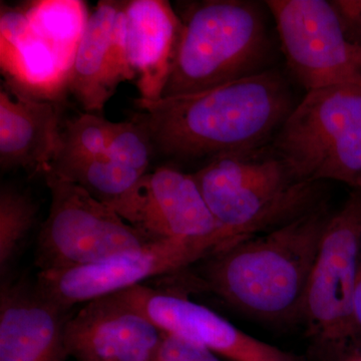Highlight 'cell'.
<instances>
[{
    "instance_id": "1",
    "label": "cell",
    "mask_w": 361,
    "mask_h": 361,
    "mask_svg": "<svg viewBox=\"0 0 361 361\" xmlns=\"http://www.w3.org/2000/svg\"><path fill=\"white\" fill-rule=\"evenodd\" d=\"M135 116L155 154L174 160L216 158L269 146L293 110L290 90L275 71L160 101L137 99Z\"/></svg>"
},
{
    "instance_id": "2",
    "label": "cell",
    "mask_w": 361,
    "mask_h": 361,
    "mask_svg": "<svg viewBox=\"0 0 361 361\" xmlns=\"http://www.w3.org/2000/svg\"><path fill=\"white\" fill-rule=\"evenodd\" d=\"M329 211L324 205L201 261L204 286L232 307L269 322L302 318Z\"/></svg>"
},
{
    "instance_id": "3",
    "label": "cell",
    "mask_w": 361,
    "mask_h": 361,
    "mask_svg": "<svg viewBox=\"0 0 361 361\" xmlns=\"http://www.w3.org/2000/svg\"><path fill=\"white\" fill-rule=\"evenodd\" d=\"M193 176L214 217L239 239L270 231L322 205L320 182L301 177L271 145L216 157Z\"/></svg>"
},
{
    "instance_id": "4",
    "label": "cell",
    "mask_w": 361,
    "mask_h": 361,
    "mask_svg": "<svg viewBox=\"0 0 361 361\" xmlns=\"http://www.w3.org/2000/svg\"><path fill=\"white\" fill-rule=\"evenodd\" d=\"M179 44L161 99L187 96L256 75L267 54L261 6L248 0H204L179 16Z\"/></svg>"
},
{
    "instance_id": "5",
    "label": "cell",
    "mask_w": 361,
    "mask_h": 361,
    "mask_svg": "<svg viewBox=\"0 0 361 361\" xmlns=\"http://www.w3.org/2000/svg\"><path fill=\"white\" fill-rule=\"evenodd\" d=\"M271 147L304 179L361 190V82L307 92Z\"/></svg>"
},
{
    "instance_id": "6",
    "label": "cell",
    "mask_w": 361,
    "mask_h": 361,
    "mask_svg": "<svg viewBox=\"0 0 361 361\" xmlns=\"http://www.w3.org/2000/svg\"><path fill=\"white\" fill-rule=\"evenodd\" d=\"M44 176L51 202L35 247L39 272L96 264L157 239L75 183Z\"/></svg>"
},
{
    "instance_id": "7",
    "label": "cell",
    "mask_w": 361,
    "mask_h": 361,
    "mask_svg": "<svg viewBox=\"0 0 361 361\" xmlns=\"http://www.w3.org/2000/svg\"><path fill=\"white\" fill-rule=\"evenodd\" d=\"M236 241L227 237L155 239L96 264L39 272L35 284L42 295L68 311L75 304L127 290L151 278L186 270Z\"/></svg>"
},
{
    "instance_id": "8",
    "label": "cell",
    "mask_w": 361,
    "mask_h": 361,
    "mask_svg": "<svg viewBox=\"0 0 361 361\" xmlns=\"http://www.w3.org/2000/svg\"><path fill=\"white\" fill-rule=\"evenodd\" d=\"M287 66L307 92L361 82L360 45L346 35L331 1L268 0Z\"/></svg>"
},
{
    "instance_id": "9",
    "label": "cell",
    "mask_w": 361,
    "mask_h": 361,
    "mask_svg": "<svg viewBox=\"0 0 361 361\" xmlns=\"http://www.w3.org/2000/svg\"><path fill=\"white\" fill-rule=\"evenodd\" d=\"M361 256V190L330 217L311 272L302 318L313 336L337 342L355 334L353 298Z\"/></svg>"
},
{
    "instance_id": "10",
    "label": "cell",
    "mask_w": 361,
    "mask_h": 361,
    "mask_svg": "<svg viewBox=\"0 0 361 361\" xmlns=\"http://www.w3.org/2000/svg\"><path fill=\"white\" fill-rule=\"evenodd\" d=\"M164 336L116 294L85 303L65 326L66 350L75 361H157Z\"/></svg>"
},
{
    "instance_id": "11",
    "label": "cell",
    "mask_w": 361,
    "mask_h": 361,
    "mask_svg": "<svg viewBox=\"0 0 361 361\" xmlns=\"http://www.w3.org/2000/svg\"><path fill=\"white\" fill-rule=\"evenodd\" d=\"M116 295L165 332L235 361H287L274 348L249 336L213 310L180 294L137 285Z\"/></svg>"
},
{
    "instance_id": "12",
    "label": "cell",
    "mask_w": 361,
    "mask_h": 361,
    "mask_svg": "<svg viewBox=\"0 0 361 361\" xmlns=\"http://www.w3.org/2000/svg\"><path fill=\"white\" fill-rule=\"evenodd\" d=\"M127 2L99 1L78 40L66 85L85 113L99 115L121 82L135 80L126 51Z\"/></svg>"
},
{
    "instance_id": "13",
    "label": "cell",
    "mask_w": 361,
    "mask_h": 361,
    "mask_svg": "<svg viewBox=\"0 0 361 361\" xmlns=\"http://www.w3.org/2000/svg\"><path fill=\"white\" fill-rule=\"evenodd\" d=\"M130 224L157 239L241 240L214 217L193 174L170 167L144 176Z\"/></svg>"
},
{
    "instance_id": "14",
    "label": "cell",
    "mask_w": 361,
    "mask_h": 361,
    "mask_svg": "<svg viewBox=\"0 0 361 361\" xmlns=\"http://www.w3.org/2000/svg\"><path fill=\"white\" fill-rule=\"evenodd\" d=\"M65 310L42 295L37 284L2 285L0 361H66Z\"/></svg>"
},
{
    "instance_id": "15",
    "label": "cell",
    "mask_w": 361,
    "mask_h": 361,
    "mask_svg": "<svg viewBox=\"0 0 361 361\" xmlns=\"http://www.w3.org/2000/svg\"><path fill=\"white\" fill-rule=\"evenodd\" d=\"M182 21L165 0H130L125 7L128 63L140 101H160L179 44Z\"/></svg>"
},
{
    "instance_id": "16",
    "label": "cell",
    "mask_w": 361,
    "mask_h": 361,
    "mask_svg": "<svg viewBox=\"0 0 361 361\" xmlns=\"http://www.w3.org/2000/svg\"><path fill=\"white\" fill-rule=\"evenodd\" d=\"M58 104L0 92V167L25 169L44 174L49 170L61 137Z\"/></svg>"
},
{
    "instance_id": "17",
    "label": "cell",
    "mask_w": 361,
    "mask_h": 361,
    "mask_svg": "<svg viewBox=\"0 0 361 361\" xmlns=\"http://www.w3.org/2000/svg\"><path fill=\"white\" fill-rule=\"evenodd\" d=\"M33 32L54 52L68 73L89 14L78 1H42L26 9Z\"/></svg>"
},
{
    "instance_id": "18",
    "label": "cell",
    "mask_w": 361,
    "mask_h": 361,
    "mask_svg": "<svg viewBox=\"0 0 361 361\" xmlns=\"http://www.w3.org/2000/svg\"><path fill=\"white\" fill-rule=\"evenodd\" d=\"M37 205L27 192L13 185L0 190V270L6 274L35 227Z\"/></svg>"
},
{
    "instance_id": "19",
    "label": "cell",
    "mask_w": 361,
    "mask_h": 361,
    "mask_svg": "<svg viewBox=\"0 0 361 361\" xmlns=\"http://www.w3.org/2000/svg\"><path fill=\"white\" fill-rule=\"evenodd\" d=\"M111 127L113 122L97 114L85 113L68 121L61 130L58 149L51 167L108 155Z\"/></svg>"
},
{
    "instance_id": "20",
    "label": "cell",
    "mask_w": 361,
    "mask_h": 361,
    "mask_svg": "<svg viewBox=\"0 0 361 361\" xmlns=\"http://www.w3.org/2000/svg\"><path fill=\"white\" fill-rule=\"evenodd\" d=\"M109 155L140 174H148L155 149L148 130L137 116L127 122H113Z\"/></svg>"
},
{
    "instance_id": "21",
    "label": "cell",
    "mask_w": 361,
    "mask_h": 361,
    "mask_svg": "<svg viewBox=\"0 0 361 361\" xmlns=\"http://www.w3.org/2000/svg\"><path fill=\"white\" fill-rule=\"evenodd\" d=\"M157 361H220L208 349L165 334Z\"/></svg>"
},
{
    "instance_id": "22",
    "label": "cell",
    "mask_w": 361,
    "mask_h": 361,
    "mask_svg": "<svg viewBox=\"0 0 361 361\" xmlns=\"http://www.w3.org/2000/svg\"><path fill=\"white\" fill-rule=\"evenodd\" d=\"M353 325L355 332L361 331V256L360 270H358L357 280L353 298Z\"/></svg>"
},
{
    "instance_id": "23",
    "label": "cell",
    "mask_w": 361,
    "mask_h": 361,
    "mask_svg": "<svg viewBox=\"0 0 361 361\" xmlns=\"http://www.w3.org/2000/svg\"><path fill=\"white\" fill-rule=\"evenodd\" d=\"M358 45H360V70H361V44H360Z\"/></svg>"
}]
</instances>
